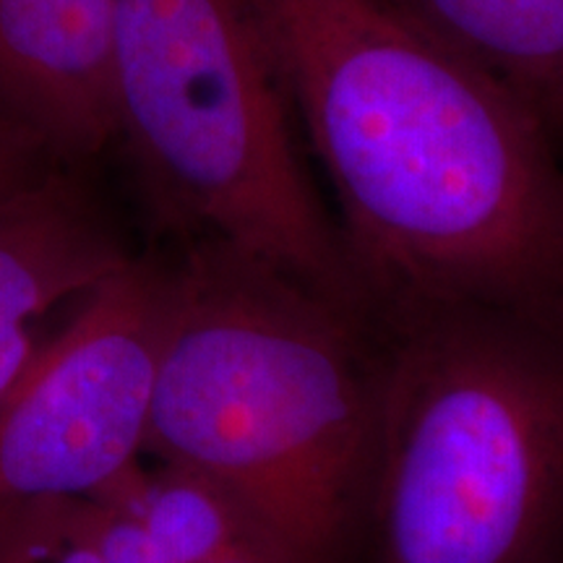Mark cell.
I'll use <instances>...</instances> for the list:
<instances>
[{
  "instance_id": "cell-6",
  "label": "cell",
  "mask_w": 563,
  "mask_h": 563,
  "mask_svg": "<svg viewBox=\"0 0 563 563\" xmlns=\"http://www.w3.org/2000/svg\"><path fill=\"white\" fill-rule=\"evenodd\" d=\"M115 0H0V118L53 157L118 139Z\"/></svg>"
},
{
  "instance_id": "cell-7",
  "label": "cell",
  "mask_w": 563,
  "mask_h": 563,
  "mask_svg": "<svg viewBox=\"0 0 563 563\" xmlns=\"http://www.w3.org/2000/svg\"><path fill=\"white\" fill-rule=\"evenodd\" d=\"M133 258L102 209L60 173L0 201V402L76 306Z\"/></svg>"
},
{
  "instance_id": "cell-9",
  "label": "cell",
  "mask_w": 563,
  "mask_h": 563,
  "mask_svg": "<svg viewBox=\"0 0 563 563\" xmlns=\"http://www.w3.org/2000/svg\"><path fill=\"white\" fill-rule=\"evenodd\" d=\"M95 498L125 506L144 525L162 563H209L238 540L264 538L224 485L183 464H139Z\"/></svg>"
},
{
  "instance_id": "cell-4",
  "label": "cell",
  "mask_w": 563,
  "mask_h": 563,
  "mask_svg": "<svg viewBox=\"0 0 563 563\" xmlns=\"http://www.w3.org/2000/svg\"><path fill=\"white\" fill-rule=\"evenodd\" d=\"M112 100L167 232L371 311L245 0H115Z\"/></svg>"
},
{
  "instance_id": "cell-8",
  "label": "cell",
  "mask_w": 563,
  "mask_h": 563,
  "mask_svg": "<svg viewBox=\"0 0 563 563\" xmlns=\"http://www.w3.org/2000/svg\"><path fill=\"white\" fill-rule=\"evenodd\" d=\"M563 133V0H391Z\"/></svg>"
},
{
  "instance_id": "cell-2",
  "label": "cell",
  "mask_w": 563,
  "mask_h": 563,
  "mask_svg": "<svg viewBox=\"0 0 563 563\" xmlns=\"http://www.w3.org/2000/svg\"><path fill=\"white\" fill-rule=\"evenodd\" d=\"M170 256L146 456L224 485L292 563H344L382 397L376 316L222 243Z\"/></svg>"
},
{
  "instance_id": "cell-3",
  "label": "cell",
  "mask_w": 563,
  "mask_h": 563,
  "mask_svg": "<svg viewBox=\"0 0 563 563\" xmlns=\"http://www.w3.org/2000/svg\"><path fill=\"white\" fill-rule=\"evenodd\" d=\"M373 316L382 397L344 563H563V329Z\"/></svg>"
},
{
  "instance_id": "cell-5",
  "label": "cell",
  "mask_w": 563,
  "mask_h": 563,
  "mask_svg": "<svg viewBox=\"0 0 563 563\" xmlns=\"http://www.w3.org/2000/svg\"><path fill=\"white\" fill-rule=\"evenodd\" d=\"M170 302V253H133L70 308L0 402V514L95 498L139 467Z\"/></svg>"
},
{
  "instance_id": "cell-1",
  "label": "cell",
  "mask_w": 563,
  "mask_h": 563,
  "mask_svg": "<svg viewBox=\"0 0 563 563\" xmlns=\"http://www.w3.org/2000/svg\"><path fill=\"white\" fill-rule=\"evenodd\" d=\"M245 3L371 311L563 329V159L543 118L391 0Z\"/></svg>"
},
{
  "instance_id": "cell-11",
  "label": "cell",
  "mask_w": 563,
  "mask_h": 563,
  "mask_svg": "<svg viewBox=\"0 0 563 563\" xmlns=\"http://www.w3.org/2000/svg\"><path fill=\"white\" fill-rule=\"evenodd\" d=\"M209 563H292L277 545H272L264 538H245L235 545L224 548Z\"/></svg>"
},
{
  "instance_id": "cell-10",
  "label": "cell",
  "mask_w": 563,
  "mask_h": 563,
  "mask_svg": "<svg viewBox=\"0 0 563 563\" xmlns=\"http://www.w3.org/2000/svg\"><path fill=\"white\" fill-rule=\"evenodd\" d=\"M42 154L24 131L0 118V201L42 175L37 167Z\"/></svg>"
}]
</instances>
